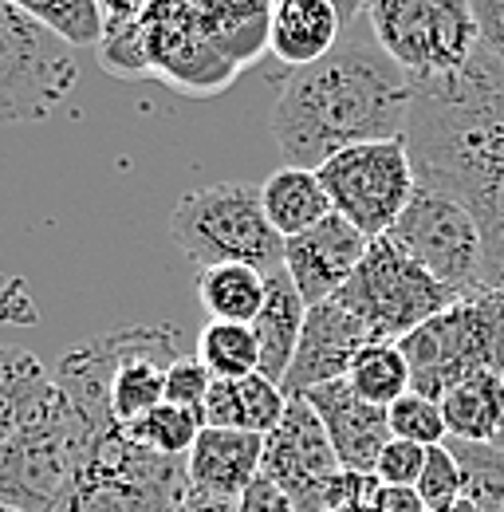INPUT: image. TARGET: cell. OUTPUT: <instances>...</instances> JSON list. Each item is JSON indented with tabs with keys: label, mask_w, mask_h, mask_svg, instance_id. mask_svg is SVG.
<instances>
[{
	"label": "cell",
	"mask_w": 504,
	"mask_h": 512,
	"mask_svg": "<svg viewBox=\"0 0 504 512\" xmlns=\"http://www.w3.org/2000/svg\"><path fill=\"white\" fill-rule=\"evenodd\" d=\"M414 79L386 56L367 16L343 28L339 44L292 71L272 103V138L288 166L319 170L339 150L406 138Z\"/></svg>",
	"instance_id": "obj_1"
},
{
	"label": "cell",
	"mask_w": 504,
	"mask_h": 512,
	"mask_svg": "<svg viewBox=\"0 0 504 512\" xmlns=\"http://www.w3.org/2000/svg\"><path fill=\"white\" fill-rule=\"evenodd\" d=\"M272 8L276 0H146L123 36L99 44V64L182 95H217L268 48Z\"/></svg>",
	"instance_id": "obj_2"
},
{
	"label": "cell",
	"mask_w": 504,
	"mask_h": 512,
	"mask_svg": "<svg viewBox=\"0 0 504 512\" xmlns=\"http://www.w3.org/2000/svg\"><path fill=\"white\" fill-rule=\"evenodd\" d=\"M170 237L197 268L249 264L256 272L284 268V237L272 229L260 190L249 182H217L178 197Z\"/></svg>",
	"instance_id": "obj_3"
},
{
	"label": "cell",
	"mask_w": 504,
	"mask_h": 512,
	"mask_svg": "<svg viewBox=\"0 0 504 512\" xmlns=\"http://www.w3.org/2000/svg\"><path fill=\"white\" fill-rule=\"evenodd\" d=\"M398 347L410 363V386L438 402L449 386L477 371L504 375V292L477 288L461 296Z\"/></svg>",
	"instance_id": "obj_4"
},
{
	"label": "cell",
	"mask_w": 504,
	"mask_h": 512,
	"mask_svg": "<svg viewBox=\"0 0 504 512\" xmlns=\"http://www.w3.org/2000/svg\"><path fill=\"white\" fill-rule=\"evenodd\" d=\"M186 497V457H166L111 426L56 512H178Z\"/></svg>",
	"instance_id": "obj_5"
},
{
	"label": "cell",
	"mask_w": 504,
	"mask_h": 512,
	"mask_svg": "<svg viewBox=\"0 0 504 512\" xmlns=\"http://www.w3.org/2000/svg\"><path fill=\"white\" fill-rule=\"evenodd\" d=\"M103 434L107 430L83 418L60 390V402L44 422L20 430L0 446V505L20 512H56Z\"/></svg>",
	"instance_id": "obj_6"
},
{
	"label": "cell",
	"mask_w": 504,
	"mask_h": 512,
	"mask_svg": "<svg viewBox=\"0 0 504 512\" xmlns=\"http://www.w3.org/2000/svg\"><path fill=\"white\" fill-rule=\"evenodd\" d=\"M79 83L75 44L32 12L0 0V127L44 123Z\"/></svg>",
	"instance_id": "obj_7"
},
{
	"label": "cell",
	"mask_w": 504,
	"mask_h": 512,
	"mask_svg": "<svg viewBox=\"0 0 504 512\" xmlns=\"http://www.w3.org/2000/svg\"><path fill=\"white\" fill-rule=\"evenodd\" d=\"M335 300L371 331L375 343H402L410 331H418L461 296L410 253H402L390 237H375L363 264Z\"/></svg>",
	"instance_id": "obj_8"
},
{
	"label": "cell",
	"mask_w": 504,
	"mask_h": 512,
	"mask_svg": "<svg viewBox=\"0 0 504 512\" xmlns=\"http://www.w3.org/2000/svg\"><path fill=\"white\" fill-rule=\"evenodd\" d=\"M375 40L414 83L445 79L481 48L469 0H367Z\"/></svg>",
	"instance_id": "obj_9"
},
{
	"label": "cell",
	"mask_w": 504,
	"mask_h": 512,
	"mask_svg": "<svg viewBox=\"0 0 504 512\" xmlns=\"http://www.w3.org/2000/svg\"><path fill=\"white\" fill-rule=\"evenodd\" d=\"M260 473L296 505V512L339 509L359 493L363 477H375V473H347L339 465V453L304 394L288 398L280 426L264 438Z\"/></svg>",
	"instance_id": "obj_10"
},
{
	"label": "cell",
	"mask_w": 504,
	"mask_h": 512,
	"mask_svg": "<svg viewBox=\"0 0 504 512\" xmlns=\"http://www.w3.org/2000/svg\"><path fill=\"white\" fill-rule=\"evenodd\" d=\"M315 174L331 197V209L371 241L394 229V221L418 193V174L406 138H382L339 150Z\"/></svg>",
	"instance_id": "obj_11"
},
{
	"label": "cell",
	"mask_w": 504,
	"mask_h": 512,
	"mask_svg": "<svg viewBox=\"0 0 504 512\" xmlns=\"http://www.w3.org/2000/svg\"><path fill=\"white\" fill-rule=\"evenodd\" d=\"M386 237L457 296L485 288V241L473 213L461 201L418 186L406 213L394 221Z\"/></svg>",
	"instance_id": "obj_12"
},
{
	"label": "cell",
	"mask_w": 504,
	"mask_h": 512,
	"mask_svg": "<svg viewBox=\"0 0 504 512\" xmlns=\"http://www.w3.org/2000/svg\"><path fill=\"white\" fill-rule=\"evenodd\" d=\"M367 249H371V237H363L351 221L331 213L308 233L284 241V268H288L292 284L300 288L304 304L315 308L343 292V284L355 276Z\"/></svg>",
	"instance_id": "obj_13"
},
{
	"label": "cell",
	"mask_w": 504,
	"mask_h": 512,
	"mask_svg": "<svg viewBox=\"0 0 504 512\" xmlns=\"http://www.w3.org/2000/svg\"><path fill=\"white\" fill-rule=\"evenodd\" d=\"M367 343H375L371 331L355 320L339 300H327V304L308 308V323H304V335H300L292 371L284 379V394L296 398V394H308V390H315V386L323 383L347 379L355 355Z\"/></svg>",
	"instance_id": "obj_14"
},
{
	"label": "cell",
	"mask_w": 504,
	"mask_h": 512,
	"mask_svg": "<svg viewBox=\"0 0 504 512\" xmlns=\"http://www.w3.org/2000/svg\"><path fill=\"white\" fill-rule=\"evenodd\" d=\"M304 398L312 402V410L319 414V422H323L331 446L339 453V465H343L347 473H375L378 453L394 438L386 410L363 402V398L347 386V379L315 386Z\"/></svg>",
	"instance_id": "obj_15"
},
{
	"label": "cell",
	"mask_w": 504,
	"mask_h": 512,
	"mask_svg": "<svg viewBox=\"0 0 504 512\" xmlns=\"http://www.w3.org/2000/svg\"><path fill=\"white\" fill-rule=\"evenodd\" d=\"M264 465V434L205 426L189 449V489L221 501H241Z\"/></svg>",
	"instance_id": "obj_16"
},
{
	"label": "cell",
	"mask_w": 504,
	"mask_h": 512,
	"mask_svg": "<svg viewBox=\"0 0 504 512\" xmlns=\"http://www.w3.org/2000/svg\"><path fill=\"white\" fill-rule=\"evenodd\" d=\"M343 28L347 24L331 0H276L272 24H268V52L280 64L300 71L323 60L339 44Z\"/></svg>",
	"instance_id": "obj_17"
},
{
	"label": "cell",
	"mask_w": 504,
	"mask_h": 512,
	"mask_svg": "<svg viewBox=\"0 0 504 512\" xmlns=\"http://www.w3.org/2000/svg\"><path fill=\"white\" fill-rule=\"evenodd\" d=\"M264 276H268V296H264L260 316L252 320V331L260 343V375L284 386L292 359H296V347H300V335H304V323H308V304H304L300 288L292 284L288 268H272Z\"/></svg>",
	"instance_id": "obj_18"
},
{
	"label": "cell",
	"mask_w": 504,
	"mask_h": 512,
	"mask_svg": "<svg viewBox=\"0 0 504 512\" xmlns=\"http://www.w3.org/2000/svg\"><path fill=\"white\" fill-rule=\"evenodd\" d=\"M60 402L56 371L24 347H0V446L44 422Z\"/></svg>",
	"instance_id": "obj_19"
},
{
	"label": "cell",
	"mask_w": 504,
	"mask_h": 512,
	"mask_svg": "<svg viewBox=\"0 0 504 512\" xmlns=\"http://www.w3.org/2000/svg\"><path fill=\"white\" fill-rule=\"evenodd\" d=\"M288 410L284 386L264 379L260 371L245 379H213V390L201 406L205 426L217 430H245V434H272Z\"/></svg>",
	"instance_id": "obj_20"
},
{
	"label": "cell",
	"mask_w": 504,
	"mask_h": 512,
	"mask_svg": "<svg viewBox=\"0 0 504 512\" xmlns=\"http://www.w3.org/2000/svg\"><path fill=\"white\" fill-rule=\"evenodd\" d=\"M260 205H264L272 229L284 241L308 233L312 225L327 221L335 213L331 197H327L323 182H319V174L304 170V166H284V170L268 174V182L260 186Z\"/></svg>",
	"instance_id": "obj_21"
},
{
	"label": "cell",
	"mask_w": 504,
	"mask_h": 512,
	"mask_svg": "<svg viewBox=\"0 0 504 512\" xmlns=\"http://www.w3.org/2000/svg\"><path fill=\"white\" fill-rule=\"evenodd\" d=\"M441 414L449 438L457 442H493L504 426V375L477 371L441 394Z\"/></svg>",
	"instance_id": "obj_22"
},
{
	"label": "cell",
	"mask_w": 504,
	"mask_h": 512,
	"mask_svg": "<svg viewBox=\"0 0 504 512\" xmlns=\"http://www.w3.org/2000/svg\"><path fill=\"white\" fill-rule=\"evenodd\" d=\"M268 276L249 264H217L197 272V300L221 323H252L264 308Z\"/></svg>",
	"instance_id": "obj_23"
},
{
	"label": "cell",
	"mask_w": 504,
	"mask_h": 512,
	"mask_svg": "<svg viewBox=\"0 0 504 512\" xmlns=\"http://www.w3.org/2000/svg\"><path fill=\"white\" fill-rule=\"evenodd\" d=\"M347 386L371 406H382V410L394 406L402 394L414 390L410 386V363H406L402 347L398 343H367L355 355L351 371H347Z\"/></svg>",
	"instance_id": "obj_24"
},
{
	"label": "cell",
	"mask_w": 504,
	"mask_h": 512,
	"mask_svg": "<svg viewBox=\"0 0 504 512\" xmlns=\"http://www.w3.org/2000/svg\"><path fill=\"white\" fill-rule=\"evenodd\" d=\"M197 359L209 367L213 379H245L260 371V343L252 323L209 320L197 339Z\"/></svg>",
	"instance_id": "obj_25"
},
{
	"label": "cell",
	"mask_w": 504,
	"mask_h": 512,
	"mask_svg": "<svg viewBox=\"0 0 504 512\" xmlns=\"http://www.w3.org/2000/svg\"><path fill=\"white\" fill-rule=\"evenodd\" d=\"M461 477H465V497L481 512H504V449L493 442H457L449 438Z\"/></svg>",
	"instance_id": "obj_26"
},
{
	"label": "cell",
	"mask_w": 504,
	"mask_h": 512,
	"mask_svg": "<svg viewBox=\"0 0 504 512\" xmlns=\"http://www.w3.org/2000/svg\"><path fill=\"white\" fill-rule=\"evenodd\" d=\"M201 430H205L201 410H186V406H174V402H162L146 418H138L134 426H126V434L134 442L158 449L166 457H189V449H193Z\"/></svg>",
	"instance_id": "obj_27"
},
{
	"label": "cell",
	"mask_w": 504,
	"mask_h": 512,
	"mask_svg": "<svg viewBox=\"0 0 504 512\" xmlns=\"http://www.w3.org/2000/svg\"><path fill=\"white\" fill-rule=\"evenodd\" d=\"M24 12H32L36 20H44L48 28H56L63 40L79 44H95L103 40V8L99 0H8Z\"/></svg>",
	"instance_id": "obj_28"
},
{
	"label": "cell",
	"mask_w": 504,
	"mask_h": 512,
	"mask_svg": "<svg viewBox=\"0 0 504 512\" xmlns=\"http://www.w3.org/2000/svg\"><path fill=\"white\" fill-rule=\"evenodd\" d=\"M386 418H390V434L402 438V442H414L422 449L445 446L449 438V426H445V414H441V402L430 394H402L394 406H386Z\"/></svg>",
	"instance_id": "obj_29"
},
{
	"label": "cell",
	"mask_w": 504,
	"mask_h": 512,
	"mask_svg": "<svg viewBox=\"0 0 504 512\" xmlns=\"http://www.w3.org/2000/svg\"><path fill=\"white\" fill-rule=\"evenodd\" d=\"M461 493H465V477H461V465H457L453 449H426V469H422V481H418V497L426 501V509H441Z\"/></svg>",
	"instance_id": "obj_30"
},
{
	"label": "cell",
	"mask_w": 504,
	"mask_h": 512,
	"mask_svg": "<svg viewBox=\"0 0 504 512\" xmlns=\"http://www.w3.org/2000/svg\"><path fill=\"white\" fill-rule=\"evenodd\" d=\"M422 469H426V449L414 446V442H402V438H390L386 449L378 453L375 477L386 489H418Z\"/></svg>",
	"instance_id": "obj_31"
},
{
	"label": "cell",
	"mask_w": 504,
	"mask_h": 512,
	"mask_svg": "<svg viewBox=\"0 0 504 512\" xmlns=\"http://www.w3.org/2000/svg\"><path fill=\"white\" fill-rule=\"evenodd\" d=\"M213 390V375L197 355H182L170 371H166V402L186 406V410H201L205 398Z\"/></svg>",
	"instance_id": "obj_32"
},
{
	"label": "cell",
	"mask_w": 504,
	"mask_h": 512,
	"mask_svg": "<svg viewBox=\"0 0 504 512\" xmlns=\"http://www.w3.org/2000/svg\"><path fill=\"white\" fill-rule=\"evenodd\" d=\"M469 4H473L481 48L504 67V0H469Z\"/></svg>",
	"instance_id": "obj_33"
},
{
	"label": "cell",
	"mask_w": 504,
	"mask_h": 512,
	"mask_svg": "<svg viewBox=\"0 0 504 512\" xmlns=\"http://www.w3.org/2000/svg\"><path fill=\"white\" fill-rule=\"evenodd\" d=\"M237 509L241 512H296V505H292V501H288V497L260 473V477L249 485V493L237 501Z\"/></svg>",
	"instance_id": "obj_34"
},
{
	"label": "cell",
	"mask_w": 504,
	"mask_h": 512,
	"mask_svg": "<svg viewBox=\"0 0 504 512\" xmlns=\"http://www.w3.org/2000/svg\"><path fill=\"white\" fill-rule=\"evenodd\" d=\"M142 4H146V0H99V8H103V40L123 36L126 28L138 20ZM103 40H99V44H103Z\"/></svg>",
	"instance_id": "obj_35"
},
{
	"label": "cell",
	"mask_w": 504,
	"mask_h": 512,
	"mask_svg": "<svg viewBox=\"0 0 504 512\" xmlns=\"http://www.w3.org/2000/svg\"><path fill=\"white\" fill-rule=\"evenodd\" d=\"M378 477H363V485H359V493L351 497V501H343L339 509L331 512H378Z\"/></svg>",
	"instance_id": "obj_36"
},
{
	"label": "cell",
	"mask_w": 504,
	"mask_h": 512,
	"mask_svg": "<svg viewBox=\"0 0 504 512\" xmlns=\"http://www.w3.org/2000/svg\"><path fill=\"white\" fill-rule=\"evenodd\" d=\"M178 512H241V509H237V501H221V497H205V493H193L189 489V497L178 505Z\"/></svg>",
	"instance_id": "obj_37"
},
{
	"label": "cell",
	"mask_w": 504,
	"mask_h": 512,
	"mask_svg": "<svg viewBox=\"0 0 504 512\" xmlns=\"http://www.w3.org/2000/svg\"><path fill=\"white\" fill-rule=\"evenodd\" d=\"M485 288H497L504 292V249L485 256Z\"/></svg>",
	"instance_id": "obj_38"
},
{
	"label": "cell",
	"mask_w": 504,
	"mask_h": 512,
	"mask_svg": "<svg viewBox=\"0 0 504 512\" xmlns=\"http://www.w3.org/2000/svg\"><path fill=\"white\" fill-rule=\"evenodd\" d=\"M335 4V12L343 16V24H355L359 16H363V8H367V0H331Z\"/></svg>",
	"instance_id": "obj_39"
},
{
	"label": "cell",
	"mask_w": 504,
	"mask_h": 512,
	"mask_svg": "<svg viewBox=\"0 0 504 512\" xmlns=\"http://www.w3.org/2000/svg\"><path fill=\"white\" fill-rule=\"evenodd\" d=\"M430 512H481V509H477V505H473V501L461 493V497H453L449 505H441V509H430Z\"/></svg>",
	"instance_id": "obj_40"
},
{
	"label": "cell",
	"mask_w": 504,
	"mask_h": 512,
	"mask_svg": "<svg viewBox=\"0 0 504 512\" xmlns=\"http://www.w3.org/2000/svg\"><path fill=\"white\" fill-rule=\"evenodd\" d=\"M493 446L504 449V426H501V430H497V438H493Z\"/></svg>",
	"instance_id": "obj_41"
},
{
	"label": "cell",
	"mask_w": 504,
	"mask_h": 512,
	"mask_svg": "<svg viewBox=\"0 0 504 512\" xmlns=\"http://www.w3.org/2000/svg\"><path fill=\"white\" fill-rule=\"evenodd\" d=\"M0 512H20V509H8V505H0Z\"/></svg>",
	"instance_id": "obj_42"
}]
</instances>
